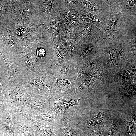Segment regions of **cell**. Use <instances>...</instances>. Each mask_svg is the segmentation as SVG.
Segmentation results:
<instances>
[{
  "instance_id": "cell-32",
  "label": "cell",
  "mask_w": 136,
  "mask_h": 136,
  "mask_svg": "<svg viewBox=\"0 0 136 136\" xmlns=\"http://www.w3.org/2000/svg\"><path fill=\"white\" fill-rule=\"evenodd\" d=\"M8 88L7 85L3 81L0 75V112L4 113L7 109L4 103L3 97L5 90Z\"/></svg>"
},
{
  "instance_id": "cell-38",
  "label": "cell",
  "mask_w": 136,
  "mask_h": 136,
  "mask_svg": "<svg viewBox=\"0 0 136 136\" xmlns=\"http://www.w3.org/2000/svg\"><path fill=\"white\" fill-rule=\"evenodd\" d=\"M78 98L77 99H71L69 101H67L66 104L67 108H69L70 106L77 105L78 104V101L79 100Z\"/></svg>"
},
{
  "instance_id": "cell-37",
  "label": "cell",
  "mask_w": 136,
  "mask_h": 136,
  "mask_svg": "<svg viewBox=\"0 0 136 136\" xmlns=\"http://www.w3.org/2000/svg\"><path fill=\"white\" fill-rule=\"evenodd\" d=\"M120 77L124 82H126L129 81L131 78L129 73L126 71L123 72L121 73Z\"/></svg>"
},
{
  "instance_id": "cell-24",
  "label": "cell",
  "mask_w": 136,
  "mask_h": 136,
  "mask_svg": "<svg viewBox=\"0 0 136 136\" xmlns=\"http://www.w3.org/2000/svg\"><path fill=\"white\" fill-rule=\"evenodd\" d=\"M60 42L63 44L70 56L72 58L83 43L80 37L73 39L62 40Z\"/></svg>"
},
{
  "instance_id": "cell-13",
  "label": "cell",
  "mask_w": 136,
  "mask_h": 136,
  "mask_svg": "<svg viewBox=\"0 0 136 136\" xmlns=\"http://www.w3.org/2000/svg\"><path fill=\"white\" fill-rule=\"evenodd\" d=\"M43 29L37 41L54 45L60 42L62 28L55 26L43 24Z\"/></svg>"
},
{
  "instance_id": "cell-31",
  "label": "cell",
  "mask_w": 136,
  "mask_h": 136,
  "mask_svg": "<svg viewBox=\"0 0 136 136\" xmlns=\"http://www.w3.org/2000/svg\"><path fill=\"white\" fill-rule=\"evenodd\" d=\"M61 8L74 9V8L82 7V0H59Z\"/></svg>"
},
{
  "instance_id": "cell-18",
  "label": "cell",
  "mask_w": 136,
  "mask_h": 136,
  "mask_svg": "<svg viewBox=\"0 0 136 136\" xmlns=\"http://www.w3.org/2000/svg\"><path fill=\"white\" fill-rule=\"evenodd\" d=\"M82 7L83 9L90 12H95L100 16L109 15L108 7L103 0H83Z\"/></svg>"
},
{
  "instance_id": "cell-9",
  "label": "cell",
  "mask_w": 136,
  "mask_h": 136,
  "mask_svg": "<svg viewBox=\"0 0 136 136\" xmlns=\"http://www.w3.org/2000/svg\"><path fill=\"white\" fill-rule=\"evenodd\" d=\"M50 77L52 83L51 98L63 97L66 94L72 96L75 94L78 79L75 78L71 82L68 80Z\"/></svg>"
},
{
  "instance_id": "cell-27",
  "label": "cell",
  "mask_w": 136,
  "mask_h": 136,
  "mask_svg": "<svg viewBox=\"0 0 136 136\" xmlns=\"http://www.w3.org/2000/svg\"><path fill=\"white\" fill-rule=\"evenodd\" d=\"M29 116L36 121L41 120L47 121L54 127L57 119L56 114L51 109L47 113L40 115Z\"/></svg>"
},
{
  "instance_id": "cell-41",
  "label": "cell",
  "mask_w": 136,
  "mask_h": 136,
  "mask_svg": "<svg viewBox=\"0 0 136 136\" xmlns=\"http://www.w3.org/2000/svg\"><path fill=\"white\" fill-rule=\"evenodd\" d=\"M4 136H14V133L3 132Z\"/></svg>"
},
{
  "instance_id": "cell-44",
  "label": "cell",
  "mask_w": 136,
  "mask_h": 136,
  "mask_svg": "<svg viewBox=\"0 0 136 136\" xmlns=\"http://www.w3.org/2000/svg\"><path fill=\"white\" fill-rule=\"evenodd\" d=\"M133 136H136V134L134 135H133Z\"/></svg>"
},
{
  "instance_id": "cell-3",
  "label": "cell",
  "mask_w": 136,
  "mask_h": 136,
  "mask_svg": "<svg viewBox=\"0 0 136 136\" xmlns=\"http://www.w3.org/2000/svg\"><path fill=\"white\" fill-rule=\"evenodd\" d=\"M42 74L29 78L26 77L21 83L29 94L52 97V83L51 77L44 72Z\"/></svg>"
},
{
  "instance_id": "cell-26",
  "label": "cell",
  "mask_w": 136,
  "mask_h": 136,
  "mask_svg": "<svg viewBox=\"0 0 136 136\" xmlns=\"http://www.w3.org/2000/svg\"><path fill=\"white\" fill-rule=\"evenodd\" d=\"M80 37L78 28L64 24L62 29L60 41L62 40L73 39Z\"/></svg>"
},
{
  "instance_id": "cell-20",
  "label": "cell",
  "mask_w": 136,
  "mask_h": 136,
  "mask_svg": "<svg viewBox=\"0 0 136 136\" xmlns=\"http://www.w3.org/2000/svg\"><path fill=\"white\" fill-rule=\"evenodd\" d=\"M78 12L84 22L92 23L101 30L105 28L109 17V15L102 16L94 15L83 9Z\"/></svg>"
},
{
  "instance_id": "cell-5",
  "label": "cell",
  "mask_w": 136,
  "mask_h": 136,
  "mask_svg": "<svg viewBox=\"0 0 136 136\" xmlns=\"http://www.w3.org/2000/svg\"><path fill=\"white\" fill-rule=\"evenodd\" d=\"M28 94L21 83L10 86L5 90L3 101L6 109H18L21 106Z\"/></svg>"
},
{
  "instance_id": "cell-25",
  "label": "cell",
  "mask_w": 136,
  "mask_h": 136,
  "mask_svg": "<svg viewBox=\"0 0 136 136\" xmlns=\"http://www.w3.org/2000/svg\"><path fill=\"white\" fill-rule=\"evenodd\" d=\"M136 114H133L129 120L127 125L120 128V136H133L136 134Z\"/></svg>"
},
{
  "instance_id": "cell-12",
  "label": "cell",
  "mask_w": 136,
  "mask_h": 136,
  "mask_svg": "<svg viewBox=\"0 0 136 136\" xmlns=\"http://www.w3.org/2000/svg\"><path fill=\"white\" fill-rule=\"evenodd\" d=\"M67 101L62 97L51 98L50 99V109L53 110L57 117V119L65 118L71 119L75 114V111L66 107Z\"/></svg>"
},
{
  "instance_id": "cell-16",
  "label": "cell",
  "mask_w": 136,
  "mask_h": 136,
  "mask_svg": "<svg viewBox=\"0 0 136 136\" xmlns=\"http://www.w3.org/2000/svg\"><path fill=\"white\" fill-rule=\"evenodd\" d=\"M100 45V42L83 43L73 59L75 60L95 57L99 52L101 53L98 47Z\"/></svg>"
},
{
  "instance_id": "cell-30",
  "label": "cell",
  "mask_w": 136,
  "mask_h": 136,
  "mask_svg": "<svg viewBox=\"0 0 136 136\" xmlns=\"http://www.w3.org/2000/svg\"><path fill=\"white\" fill-rule=\"evenodd\" d=\"M119 122L117 119H114L110 126L104 130V136H116L120 129Z\"/></svg>"
},
{
  "instance_id": "cell-1",
  "label": "cell",
  "mask_w": 136,
  "mask_h": 136,
  "mask_svg": "<svg viewBox=\"0 0 136 136\" xmlns=\"http://www.w3.org/2000/svg\"><path fill=\"white\" fill-rule=\"evenodd\" d=\"M109 17L100 42L104 45L117 44L123 41H130L136 34V15L125 11L114 13L108 8Z\"/></svg>"
},
{
  "instance_id": "cell-28",
  "label": "cell",
  "mask_w": 136,
  "mask_h": 136,
  "mask_svg": "<svg viewBox=\"0 0 136 136\" xmlns=\"http://www.w3.org/2000/svg\"><path fill=\"white\" fill-rule=\"evenodd\" d=\"M44 24L53 25L62 28L64 25V21L60 12L56 13L52 15Z\"/></svg>"
},
{
  "instance_id": "cell-39",
  "label": "cell",
  "mask_w": 136,
  "mask_h": 136,
  "mask_svg": "<svg viewBox=\"0 0 136 136\" xmlns=\"http://www.w3.org/2000/svg\"><path fill=\"white\" fill-rule=\"evenodd\" d=\"M37 56L38 58H41L43 57L45 54V50L42 48H38L36 51Z\"/></svg>"
},
{
  "instance_id": "cell-43",
  "label": "cell",
  "mask_w": 136,
  "mask_h": 136,
  "mask_svg": "<svg viewBox=\"0 0 136 136\" xmlns=\"http://www.w3.org/2000/svg\"><path fill=\"white\" fill-rule=\"evenodd\" d=\"M116 136H120V133L119 132H118Z\"/></svg>"
},
{
  "instance_id": "cell-22",
  "label": "cell",
  "mask_w": 136,
  "mask_h": 136,
  "mask_svg": "<svg viewBox=\"0 0 136 136\" xmlns=\"http://www.w3.org/2000/svg\"><path fill=\"white\" fill-rule=\"evenodd\" d=\"M55 53L51 58L52 65H56L68 62L73 58L69 55L68 52L60 42L54 45Z\"/></svg>"
},
{
  "instance_id": "cell-7",
  "label": "cell",
  "mask_w": 136,
  "mask_h": 136,
  "mask_svg": "<svg viewBox=\"0 0 136 136\" xmlns=\"http://www.w3.org/2000/svg\"><path fill=\"white\" fill-rule=\"evenodd\" d=\"M44 72L46 75L58 79H74L78 72L77 64L72 59L58 65H52Z\"/></svg>"
},
{
  "instance_id": "cell-17",
  "label": "cell",
  "mask_w": 136,
  "mask_h": 136,
  "mask_svg": "<svg viewBox=\"0 0 136 136\" xmlns=\"http://www.w3.org/2000/svg\"><path fill=\"white\" fill-rule=\"evenodd\" d=\"M71 120L67 118L57 119L54 128L65 136H78L81 130Z\"/></svg>"
},
{
  "instance_id": "cell-29",
  "label": "cell",
  "mask_w": 136,
  "mask_h": 136,
  "mask_svg": "<svg viewBox=\"0 0 136 136\" xmlns=\"http://www.w3.org/2000/svg\"><path fill=\"white\" fill-rule=\"evenodd\" d=\"M81 130L87 136H104L105 130L103 125L100 124L94 127L83 128Z\"/></svg>"
},
{
  "instance_id": "cell-34",
  "label": "cell",
  "mask_w": 136,
  "mask_h": 136,
  "mask_svg": "<svg viewBox=\"0 0 136 136\" xmlns=\"http://www.w3.org/2000/svg\"><path fill=\"white\" fill-rule=\"evenodd\" d=\"M136 80L133 83L124 89L123 97L130 98L133 97L136 95Z\"/></svg>"
},
{
  "instance_id": "cell-35",
  "label": "cell",
  "mask_w": 136,
  "mask_h": 136,
  "mask_svg": "<svg viewBox=\"0 0 136 136\" xmlns=\"http://www.w3.org/2000/svg\"><path fill=\"white\" fill-rule=\"evenodd\" d=\"M136 34L134 35L131 38L130 42V45L128 57L132 59L135 55L136 49Z\"/></svg>"
},
{
  "instance_id": "cell-4",
  "label": "cell",
  "mask_w": 136,
  "mask_h": 136,
  "mask_svg": "<svg viewBox=\"0 0 136 136\" xmlns=\"http://www.w3.org/2000/svg\"><path fill=\"white\" fill-rule=\"evenodd\" d=\"M28 94L27 98L19 109V110L32 116L40 115L50 110V98L44 96Z\"/></svg>"
},
{
  "instance_id": "cell-15",
  "label": "cell",
  "mask_w": 136,
  "mask_h": 136,
  "mask_svg": "<svg viewBox=\"0 0 136 136\" xmlns=\"http://www.w3.org/2000/svg\"><path fill=\"white\" fill-rule=\"evenodd\" d=\"M17 109L16 114L25 117L31 122L38 136H57L54 132V127L50 124L39 122L18 108Z\"/></svg>"
},
{
  "instance_id": "cell-11",
  "label": "cell",
  "mask_w": 136,
  "mask_h": 136,
  "mask_svg": "<svg viewBox=\"0 0 136 136\" xmlns=\"http://www.w3.org/2000/svg\"><path fill=\"white\" fill-rule=\"evenodd\" d=\"M0 53L7 66L10 86L21 83L22 80L26 76H24L22 74V70L19 64L6 55L0 48Z\"/></svg>"
},
{
  "instance_id": "cell-23",
  "label": "cell",
  "mask_w": 136,
  "mask_h": 136,
  "mask_svg": "<svg viewBox=\"0 0 136 136\" xmlns=\"http://www.w3.org/2000/svg\"><path fill=\"white\" fill-rule=\"evenodd\" d=\"M100 72L98 70L90 76L86 77L82 84L76 88V93L80 95L85 94L92 89L101 75Z\"/></svg>"
},
{
  "instance_id": "cell-8",
  "label": "cell",
  "mask_w": 136,
  "mask_h": 136,
  "mask_svg": "<svg viewBox=\"0 0 136 136\" xmlns=\"http://www.w3.org/2000/svg\"><path fill=\"white\" fill-rule=\"evenodd\" d=\"M36 2V13L40 24L47 21L55 13L60 12L59 0H40Z\"/></svg>"
},
{
  "instance_id": "cell-19",
  "label": "cell",
  "mask_w": 136,
  "mask_h": 136,
  "mask_svg": "<svg viewBox=\"0 0 136 136\" xmlns=\"http://www.w3.org/2000/svg\"><path fill=\"white\" fill-rule=\"evenodd\" d=\"M60 12L65 25L78 28L82 23L84 22L78 11L74 9L61 8Z\"/></svg>"
},
{
  "instance_id": "cell-6",
  "label": "cell",
  "mask_w": 136,
  "mask_h": 136,
  "mask_svg": "<svg viewBox=\"0 0 136 136\" xmlns=\"http://www.w3.org/2000/svg\"><path fill=\"white\" fill-rule=\"evenodd\" d=\"M130 41H123L117 44L104 45L101 50V55L105 53L110 55V60L108 64L117 67L121 59L128 55L130 48Z\"/></svg>"
},
{
  "instance_id": "cell-36",
  "label": "cell",
  "mask_w": 136,
  "mask_h": 136,
  "mask_svg": "<svg viewBox=\"0 0 136 136\" xmlns=\"http://www.w3.org/2000/svg\"><path fill=\"white\" fill-rule=\"evenodd\" d=\"M126 69L131 78L136 80V65H128L126 66Z\"/></svg>"
},
{
  "instance_id": "cell-33",
  "label": "cell",
  "mask_w": 136,
  "mask_h": 136,
  "mask_svg": "<svg viewBox=\"0 0 136 136\" xmlns=\"http://www.w3.org/2000/svg\"><path fill=\"white\" fill-rule=\"evenodd\" d=\"M123 4L125 6L124 10L126 12L132 15H136V0L129 1L126 0L123 3Z\"/></svg>"
},
{
  "instance_id": "cell-10",
  "label": "cell",
  "mask_w": 136,
  "mask_h": 136,
  "mask_svg": "<svg viewBox=\"0 0 136 136\" xmlns=\"http://www.w3.org/2000/svg\"><path fill=\"white\" fill-rule=\"evenodd\" d=\"M83 43L100 42L104 32L94 24L88 22L82 23L78 28Z\"/></svg>"
},
{
  "instance_id": "cell-14",
  "label": "cell",
  "mask_w": 136,
  "mask_h": 136,
  "mask_svg": "<svg viewBox=\"0 0 136 136\" xmlns=\"http://www.w3.org/2000/svg\"><path fill=\"white\" fill-rule=\"evenodd\" d=\"M14 136H38L31 122L16 113L15 115Z\"/></svg>"
},
{
  "instance_id": "cell-2",
  "label": "cell",
  "mask_w": 136,
  "mask_h": 136,
  "mask_svg": "<svg viewBox=\"0 0 136 136\" xmlns=\"http://www.w3.org/2000/svg\"><path fill=\"white\" fill-rule=\"evenodd\" d=\"M39 43L37 41L32 43L24 42L19 44L18 54L26 66L27 78L41 75L43 72L39 66L36 53Z\"/></svg>"
},
{
  "instance_id": "cell-42",
  "label": "cell",
  "mask_w": 136,
  "mask_h": 136,
  "mask_svg": "<svg viewBox=\"0 0 136 136\" xmlns=\"http://www.w3.org/2000/svg\"><path fill=\"white\" fill-rule=\"evenodd\" d=\"M78 136H87L85 134L81 131L79 133Z\"/></svg>"
},
{
  "instance_id": "cell-21",
  "label": "cell",
  "mask_w": 136,
  "mask_h": 136,
  "mask_svg": "<svg viewBox=\"0 0 136 136\" xmlns=\"http://www.w3.org/2000/svg\"><path fill=\"white\" fill-rule=\"evenodd\" d=\"M104 119V112L103 111L101 110L95 115H90L89 116L81 117L80 122L76 125L80 130L94 127L97 125H103Z\"/></svg>"
},
{
  "instance_id": "cell-40",
  "label": "cell",
  "mask_w": 136,
  "mask_h": 136,
  "mask_svg": "<svg viewBox=\"0 0 136 136\" xmlns=\"http://www.w3.org/2000/svg\"><path fill=\"white\" fill-rule=\"evenodd\" d=\"M3 7H0V20L4 18L6 16V13L4 8Z\"/></svg>"
}]
</instances>
